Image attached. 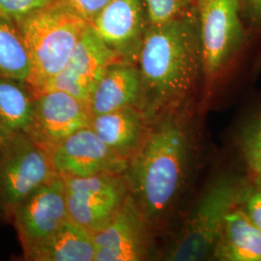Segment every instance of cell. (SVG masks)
Returning <instances> with one entry per match:
<instances>
[{
	"label": "cell",
	"instance_id": "cell-1",
	"mask_svg": "<svg viewBox=\"0 0 261 261\" xmlns=\"http://www.w3.org/2000/svg\"><path fill=\"white\" fill-rule=\"evenodd\" d=\"M137 61L140 101L150 112L187 99L203 74L196 5L175 18L150 23Z\"/></svg>",
	"mask_w": 261,
	"mask_h": 261
},
{
	"label": "cell",
	"instance_id": "cell-2",
	"mask_svg": "<svg viewBox=\"0 0 261 261\" xmlns=\"http://www.w3.org/2000/svg\"><path fill=\"white\" fill-rule=\"evenodd\" d=\"M186 159V136L177 123L168 120L151 133L130 165V184L141 214L155 217L168 208L181 184Z\"/></svg>",
	"mask_w": 261,
	"mask_h": 261
},
{
	"label": "cell",
	"instance_id": "cell-3",
	"mask_svg": "<svg viewBox=\"0 0 261 261\" xmlns=\"http://www.w3.org/2000/svg\"><path fill=\"white\" fill-rule=\"evenodd\" d=\"M16 22L30 57L28 84L32 92L65 68L79 39L89 25L60 0Z\"/></svg>",
	"mask_w": 261,
	"mask_h": 261
},
{
	"label": "cell",
	"instance_id": "cell-4",
	"mask_svg": "<svg viewBox=\"0 0 261 261\" xmlns=\"http://www.w3.org/2000/svg\"><path fill=\"white\" fill-rule=\"evenodd\" d=\"M202 71L210 83L221 75L247 43L248 28L239 0H195Z\"/></svg>",
	"mask_w": 261,
	"mask_h": 261
},
{
	"label": "cell",
	"instance_id": "cell-5",
	"mask_svg": "<svg viewBox=\"0 0 261 261\" xmlns=\"http://www.w3.org/2000/svg\"><path fill=\"white\" fill-rule=\"evenodd\" d=\"M56 173L49 152L28 133L7 137L0 149V206L12 214L21 201Z\"/></svg>",
	"mask_w": 261,
	"mask_h": 261
},
{
	"label": "cell",
	"instance_id": "cell-6",
	"mask_svg": "<svg viewBox=\"0 0 261 261\" xmlns=\"http://www.w3.org/2000/svg\"><path fill=\"white\" fill-rule=\"evenodd\" d=\"M241 191L228 180L212 187L187 222L169 254L171 260H199L215 250L220 240L224 218L240 202Z\"/></svg>",
	"mask_w": 261,
	"mask_h": 261
},
{
	"label": "cell",
	"instance_id": "cell-7",
	"mask_svg": "<svg viewBox=\"0 0 261 261\" xmlns=\"http://www.w3.org/2000/svg\"><path fill=\"white\" fill-rule=\"evenodd\" d=\"M63 178L69 219L92 233L112 221L127 198V184L121 173Z\"/></svg>",
	"mask_w": 261,
	"mask_h": 261
},
{
	"label": "cell",
	"instance_id": "cell-8",
	"mask_svg": "<svg viewBox=\"0 0 261 261\" xmlns=\"http://www.w3.org/2000/svg\"><path fill=\"white\" fill-rule=\"evenodd\" d=\"M11 216L24 252L43 242L69 218L63 176L56 172L21 201Z\"/></svg>",
	"mask_w": 261,
	"mask_h": 261
},
{
	"label": "cell",
	"instance_id": "cell-9",
	"mask_svg": "<svg viewBox=\"0 0 261 261\" xmlns=\"http://www.w3.org/2000/svg\"><path fill=\"white\" fill-rule=\"evenodd\" d=\"M34 116L25 133L49 152L75 132L90 127V103L62 91L36 94Z\"/></svg>",
	"mask_w": 261,
	"mask_h": 261
},
{
	"label": "cell",
	"instance_id": "cell-10",
	"mask_svg": "<svg viewBox=\"0 0 261 261\" xmlns=\"http://www.w3.org/2000/svg\"><path fill=\"white\" fill-rule=\"evenodd\" d=\"M54 168L62 176L87 177L101 173H122L126 157L112 149L91 127L77 130L50 152Z\"/></svg>",
	"mask_w": 261,
	"mask_h": 261
},
{
	"label": "cell",
	"instance_id": "cell-11",
	"mask_svg": "<svg viewBox=\"0 0 261 261\" xmlns=\"http://www.w3.org/2000/svg\"><path fill=\"white\" fill-rule=\"evenodd\" d=\"M145 0H111L89 24L122 60L138 57L149 27Z\"/></svg>",
	"mask_w": 261,
	"mask_h": 261
},
{
	"label": "cell",
	"instance_id": "cell-12",
	"mask_svg": "<svg viewBox=\"0 0 261 261\" xmlns=\"http://www.w3.org/2000/svg\"><path fill=\"white\" fill-rule=\"evenodd\" d=\"M140 214L134 200L127 196L112 221L93 233L95 261L140 260L144 252Z\"/></svg>",
	"mask_w": 261,
	"mask_h": 261
},
{
	"label": "cell",
	"instance_id": "cell-13",
	"mask_svg": "<svg viewBox=\"0 0 261 261\" xmlns=\"http://www.w3.org/2000/svg\"><path fill=\"white\" fill-rule=\"evenodd\" d=\"M139 69L129 61L119 60L108 68L95 86L90 98L93 116L135 106L140 101Z\"/></svg>",
	"mask_w": 261,
	"mask_h": 261
},
{
	"label": "cell",
	"instance_id": "cell-14",
	"mask_svg": "<svg viewBox=\"0 0 261 261\" xmlns=\"http://www.w3.org/2000/svg\"><path fill=\"white\" fill-rule=\"evenodd\" d=\"M24 253L29 260L93 261V233L68 218L47 239Z\"/></svg>",
	"mask_w": 261,
	"mask_h": 261
},
{
	"label": "cell",
	"instance_id": "cell-15",
	"mask_svg": "<svg viewBox=\"0 0 261 261\" xmlns=\"http://www.w3.org/2000/svg\"><path fill=\"white\" fill-rule=\"evenodd\" d=\"M239 203L225 215L216 256L223 260L261 261V231Z\"/></svg>",
	"mask_w": 261,
	"mask_h": 261
},
{
	"label": "cell",
	"instance_id": "cell-16",
	"mask_svg": "<svg viewBox=\"0 0 261 261\" xmlns=\"http://www.w3.org/2000/svg\"><path fill=\"white\" fill-rule=\"evenodd\" d=\"M122 60L90 25L84 29L75 45L66 69L90 93L112 63Z\"/></svg>",
	"mask_w": 261,
	"mask_h": 261
},
{
	"label": "cell",
	"instance_id": "cell-17",
	"mask_svg": "<svg viewBox=\"0 0 261 261\" xmlns=\"http://www.w3.org/2000/svg\"><path fill=\"white\" fill-rule=\"evenodd\" d=\"M141 113L135 106L95 115L90 127L106 144L127 157L138 148L142 134Z\"/></svg>",
	"mask_w": 261,
	"mask_h": 261
},
{
	"label": "cell",
	"instance_id": "cell-18",
	"mask_svg": "<svg viewBox=\"0 0 261 261\" xmlns=\"http://www.w3.org/2000/svg\"><path fill=\"white\" fill-rule=\"evenodd\" d=\"M34 102L28 83L0 75V130L5 138L29 129Z\"/></svg>",
	"mask_w": 261,
	"mask_h": 261
},
{
	"label": "cell",
	"instance_id": "cell-19",
	"mask_svg": "<svg viewBox=\"0 0 261 261\" xmlns=\"http://www.w3.org/2000/svg\"><path fill=\"white\" fill-rule=\"evenodd\" d=\"M31 62L17 22L0 17V75L28 83Z\"/></svg>",
	"mask_w": 261,
	"mask_h": 261
},
{
	"label": "cell",
	"instance_id": "cell-20",
	"mask_svg": "<svg viewBox=\"0 0 261 261\" xmlns=\"http://www.w3.org/2000/svg\"><path fill=\"white\" fill-rule=\"evenodd\" d=\"M242 150L249 168L257 177L261 178V117L245 132Z\"/></svg>",
	"mask_w": 261,
	"mask_h": 261
},
{
	"label": "cell",
	"instance_id": "cell-21",
	"mask_svg": "<svg viewBox=\"0 0 261 261\" xmlns=\"http://www.w3.org/2000/svg\"><path fill=\"white\" fill-rule=\"evenodd\" d=\"M150 23L155 24L175 18L191 8L195 0H145Z\"/></svg>",
	"mask_w": 261,
	"mask_h": 261
},
{
	"label": "cell",
	"instance_id": "cell-22",
	"mask_svg": "<svg viewBox=\"0 0 261 261\" xmlns=\"http://www.w3.org/2000/svg\"><path fill=\"white\" fill-rule=\"evenodd\" d=\"M58 0H0V17L15 21L45 9Z\"/></svg>",
	"mask_w": 261,
	"mask_h": 261
},
{
	"label": "cell",
	"instance_id": "cell-23",
	"mask_svg": "<svg viewBox=\"0 0 261 261\" xmlns=\"http://www.w3.org/2000/svg\"><path fill=\"white\" fill-rule=\"evenodd\" d=\"M245 192H241L240 201L252 223L261 231V178Z\"/></svg>",
	"mask_w": 261,
	"mask_h": 261
},
{
	"label": "cell",
	"instance_id": "cell-24",
	"mask_svg": "<svg viewBox=\"0 0 261 261\" xmlns=\"http://www.w3.org/2000/svg\"><path fill=\"white\" fill-rule=\"evenodd\" d=\"M69 9L90 24L111 0H60Z\"/></svg>",
	"mask_w": 261,
	"mask_h": 261
},
{
	"label": "cell",
	"instance_id": "cell-25",
	"mask_svg": "<svg viewBox=\"0 0 261 261\" xmlns=\"http://www.w3.org/2000/svg\"><path fill=\"white\" fill-rule=\"evenodd\" d=\"M243 20L248 30L261 34V0H239Z\"/></svg>",
	"mask_w": 261,
	"mask_h": 261
},
{
	"label": "cell",
	"instance_id": "cell-26",
	"mask_svg": "<svg viewBox=\"0 0 261 261\" xmlns=\"http://www.w3.org/2000/svg\"><path fill=\"white\" fill-rule=\"evenodd\" d=\"M5 137H4V135L1 133V130H0V149H1V147H2V145H3V143H4V140H5Z\"/></svg>",
	"mask_w": 261,
	"mask_h": 261
}]
</instances>
